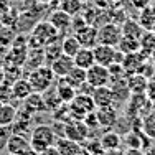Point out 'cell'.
Listing matches in <instances>:
<instances>
[{"instance_id": "ac0fdd59", "label": "cell", "mask_w": 155, "mask_h": 155, "mask_svg": "<svg viewBox=\"0 0 155 155\" xmlns=\"http://www.w3.org/2000/svg\"><path fill=\"white\" fill-rule=\"evenodd\" d=\"M17 107L12 102H5V104H0V127H12L13 122L17 120Z\"/></svg>"}, {"instance_id": "30bf717a", "label": "cell", "mask_w": 155, "mask_h": 155, "mask_svg": "<svg viewBox=\"0 0 155 155\" xmlns=\"http://www.w3.org/2000/svg\"><path fill=\"white\" fill-rule=\"evenodd\" d=\"M74 36L78 41L81 43V46L84 48H94L97 45V27L96 25L86 23L84 27H81L79 30L74 31Z\"/></svg>"}, {"instance_id": "603a6c76", "label": "cell", "mask_w": 155, "mask_h": 155, "mask_svg": "<svg viewBox=\"0 0 155 155\" xmlns=\"http://www.w3.org/2000/svg\"><path fill=\"white\" fill-rule=\"evenodd\" d=\"M147 83H149V79L145 76L139 74V73L127 78V86L132 94H143L145 93V87H147Z\"/></svg>"}, {"instance_id": "4fadbf2b", "label": "cell", "mask_w": 155, "mask_h": 155, "mask_svg": "<svg viewBox=\"0 0 155 155\" xmlns=\"http://www.w3.org/2000/svg\"><path fill=\"white\" fill-rule=\"evenodd\" d=\"M93 101L96 104V107H106V106H114V93L110 89V86H101V87H94L91 91Z\"/></svg>"}, {"instance_id": "277c9868", "label": "cell", "mask_w": 155, "mask_h": 155, "mask_svg": "<svg viewBox=\"0 0 155 155\" xmlns=\"http://www.w3.org/2000/svg\"><path fill=\"white\" fill-rule=\"evenodd\" d=\"M69 107V114H71V119H79L83 120L84 116H87L89 112L96 110V104L93 101V96L84 93V91H79L74 99L68 104Z\"/></svg>"}, {"instance_id": "1f68e13d", "label": "cell", "mask_w": 155, "mask_h": 155, "mask_svg": "<svg viewBox=\"0 0 155 155\" xmlns=\"http://www.w3.org/2000/svg\"><path fill=\"white\" fill-rule=\"evenodd\" d=\"M142 129L149 137L155 139V112L150 114L149 117H145V120H143V124H142Z\"/></svg>"}, {"instance_id": "60d3db41", "label": "cell", "mask_w": 155, "mask_h": 155, "mask_svg": "<svg viewBox=\"0 0 155 155\" xmlns=\"http://www.w3.org/2000/svg\"><path fill=\"white\" fill-rule=\"evenodd\" d=\"M43 2H48V0H43Z\"/></svg>"}, {"instance_id": "e575fe53", "label": "cell", "mask_w": 155, "mask_h": 155, "mask_svg": "<svg viewBox=\"0 0 155 155\" xmlns=\"http://www.w3.org/2000/svg\"><path fill=\"white\" fill-rule=\"evenodd\" d=\"M145 97L149 99V101L155 102V81H149L147 83V87H145Z\"/></svg>"}, {"instance_id": "7402d4cb", "label": "cell", "mask_w": 155, "mask_h": 155, "mask_svg": "<svg viewBox=\"0 0 155 155\" xmlns=\"http://www.w3.org/2000/svg\"><path fill=\"white\" fill-rule=\"evenodd\" d=\"M99 142H101V145H102L104 150L120 149V145H122V139H120V135L117 134V132H114V130L104 132V134L101 135V139H99Z\"/></svg>"}, {"instance_id": "ab89813d", "label": "cell", "mask_w": 155, "mask_h": 155, "mask_svg": "<svg viewBox=\"0 0 155 155\" xmlns=\"http://www.w3.org/2000/svg\"><path fill=\"white\" fill-rule=\"evenodd\" d=\"M7 155H15V153H7Z\"/></svg>"}, {"instance_id": "ffe728a7", "label": "cell", "mask_w": 155, "mask_h": 155, "mask_svg": "<svg viewBox=\"0 0 155 155\" xmlns=\"http://www.w3.org/2000/svg\"><path fill=\"white\" fill-rule=\"evenodd\" d=\"M64 79L68 81L76 91H81L83 86L86 84V69H81V68H78V66H74V68L64 76Z\"/></svg>"}, {"instance_id": "cb8c5ba5", "label": "cell", "mask_w": 155, "mask_h": 155, "mask_svg": "<svg viewBox=\"0 0 155 155\" xmlns=\"http://www.w3.org/2000/svg\"><path fill=\"white\" fill-rule=\"evenodd\" d=\"M61 48H63V54H68V56L73 58L81 50V43L78 41V38L74 35L61 36Z\"/></svg>"}, {"instance_id": "f1b7e54d", "label": "cell", "mask_w": 155, "mask_h": 155, "mask_svg": "<svg viewBox=\"0 0 155 155\" xmlns=\"http://www.w3.org/2000/svg\"><path fill=\"white\" fill-rule=\"evenodd\" d=\"M60 8L69 15H78L83 10V0H60Z\"/></svg>"}, {"instance_id": "d6986e66", "label": "cell", "mask_w": 155, "mask_h": 155, "mask_svg": "<svg viewBox=\"0 0 155 155\" xmlns=\"http://www.w3.org/2000/svg\"><path fill=\"white\" fill-rule=\"evenodd\" d=\"M12 93H13V97L15 99L25 101V99H27L31 93H35V91H33L30 81H28L27 78H20V79H17L15 83L12 84Z\"/></svg>"}, {"instance_id": "7a4b0ae2", "label": "cell", "mask_w": 155, "mask_h": 155, "mask_svg": "<svg viewBox=\"0 0 155 155\" xmlns=\"http://www.w3.org/2000/svg\"><path fill=\"white\" fill-rule=\"evenodd\" d=\"M63 35L58 33V30L50 23V21H40L38 25H35V28L30 33V43L31 48H43L50 43L60 40Z\"/></svg>"}, {"instance_id": "5bb4252c", "label": "cell", "mask_w": 155, "mask_h": 155, "mask_svg": "<svg viewBox=\"0 0 155 155\" xmlns=\"http://www.w3.org/2000/svg\"><path fill=\"white\" fill-rule=\"evenodd\" d=\"M50 68L56 78H64L73 68H74V61H73V58L68 56V54H61V56H58L56 60L51 63Z\"/></svg>"}, {"instance_id": "74e56055", "label": "cell", "mask_w": 155, "mask_h": 155, "mask_svg": "<svg viewBox=\"0 0 155 155\" xmlns=\"http://www.w3.org/2000/svg\"><path fill=\"white\" fill-rule=\"evenodd\" d=\"M124 155H143L140 152V149H129L127 152H124Z\"/></svg>"}, {"instance_id": "52a82bcc", "label": "cell", "mask_w": 155, "mask_h": 155, "mask_svg": "<svg viewBox=\"0 0 155 155\" xmlns=\"http://www.w3.org/2000/svg\"><path fill=\"white\" fill-rule=\"evenodd\" d=\"M109 83H110V76H109V69L106 66L94 63L89 69H86V84L91 89L101 86H109Z\"/></svg>"}, {"instance_id": "484cf974", "label": "cell", "mask_w": 155, "mask_h": 155, "mask_svg": "<svg viewBox=\"0 0 155 155\" xmlns=\"http://www.w3.org/2000/svg\"><path fill=\"white\" fill-rule=\"evenodd\" d=\"M140 43V53L149 56V54L155 53V33L149 31V33H142V36L139 38Z\"/></svg>"}, {"instance_id": "9c48e42d", "label": "cell", "mask_w": 155, "mask_h": 155, "mask_svg": "<svg viewBox=\"0 0 155 155\" xmlns=\"http://www.w3.org/2000/svg\"><path fill=\"white\" fill-rule=\"evenodd\" d=\"M5 149L8 153H15V155H36L30 145V140L25 139L21 134L10 135L5 142Z\"/></svg>"}, {"instance_id": "ba28073f", "label": "cell", "mask_w": 155, "mask_h": 155, "mask_svg": "<svg viewBox=\"0 0 155 155\" xmlns=\"http://www.w3.org/2000/svg\"><path fill=\"white\" fill-rule=\"evenodd\" d=\"M63 137L81 143L89 137V129L86 127V124H84L83 120L69 119L68 122H64V134H63Z\"/></svg>"}, {"instance_id": "5b68a950", "label": "cell", "mask_w": 155, "mask_h": 155, "mask_svg": "<svg viewBox=\"0 0 155 155\" xmlns=\"http://www.w3.org/2000/svg\"><path fill=\"white\" fill-rule=\"evenodd\" d=\"M93 53H94L96 64L106 66V68L110 66L112 63H119V64H122L124 56H125L122 51H119L116 46L102 45V43H97V45L93 48Z\"/></svg>"}, {"instance_id": "f35d334b", "label": "cell", "mask_w": 155, "mask_h": 155, "mask_svg": "<svg viewBox=\"0 0 155 155\" xmlns=\"http://www.w3.org/2000/svg\"><path fill=\"white\" fill-rule=\"evenodd\" d=\"M0 83H3V68L0 66Z\"/></svg>"}, {"instance_id": "4316f807", "label": "cell", "mask_w": 155, "mask_h": 155, "mask_svg": "<svg viewBox=\"0 0 155 155\" xmlns=\"http://www.w3.org/2000/svg\"><path fill=\"white\" fill-rule=\"evenodd\" d=\"M122 30V36H130V38H140L143 33V28L140 23H135L134 20H125L124 25L120 27Z\"/></svg>"}, {"instance_id": "8d00e7d4", "label": "cell", "mask_w": 155, "mask_h": 155, "mask_svg": "<svg viewBox=\"0 0 155 155\" xmlns=\"http://www.w3.org/2000/svg\"><path fill=\"white\" fill-rule=\"evenodd\" d=\"M102 155H124V152L120 149H114V150H104Z\"/></svg>"}, {"instance_id": "7c38bea8", "label": "cell", "mask_w": 155, "mask_h": 155, "mask_svg": "<svg viewBox=\"0 0 155 155\" xmlns=\"http://www.w3.org/2000/svg\"><path fill=\"white\" fill-rule=\"evenodd\" d=\"M71 18H73V15H69V13L63 12L61 8H58L54 12H51L48 21L56 28L60 35H63V33H66L68 30H71Z\"/></svg>"}, {"instance_id": "6da1fadb", "label": "cell", "mask_w": 155, "mask_h": 155, "mask_svg": "<svg viewBox=\"0 0 155 155\" xmlns=\"http://www.w3.org/2000/svg\"><path fill=\"white\" fill-rule=\"evenodd\" d=\"M30 145L31 149L35 150L36 155H40L41 152H45L46 149L54 145L56 142V134H54V129L51 125L46 124H40L35 125L30 132Z\"/></svg>"}, {"instance_id": "f546056e", "label": "cell", "mask_w": 155, "mask_h": 155, "mask_svg": "<svg viewBox=\"0 0 155 155\" xmlns=\"http://www.w3.org/2000/svg\"><path fill=\"white\" fill-rule=\"evenodd\" d=\"M81 145H83L91 155H102L104 153V149H102L99 139H86L84 142H81Z\"/></svg>"}, {"instance_id": "9a60e30c", "label": "cell", "mask_w": 155, "mask_h": 155, "mask_svg": "<svg viewBox=\"0 0 155 155\" xmlns=\"http://www.w3.org/2000/svg\"><path fill=\"white\" fill-rule=\"evenodd\" d=\"M54 149H56L58 155H79L81 150V143L69 140L66 137H60L54 142Z\"/></svg>"}, {"instance_id": "4dcf8cb0", "label": "cell", "mask_w": 155, "mask_h": 155, "mask_svg": "<svg viewBox=\"0 0 155 155\" xmlns=\"http://www.w3.org/2000/svg\"><path fill=\"white\" fill-rule=\"evenodd\" d=\"M13 99V93H12V84L8 83H0V104H5V102H12Z\"/></svg>"}, {"instance_id": "836d02e7", "label": "cell", "mask_w": 155, "mask_h": 155, "mask_svg": "<svg viewBox=\"0 0 155 155\" xmlns=\"http://www.w3.org/2000/svg\"><path fill=\"white\" fill-rule=\"evenodd\" d=\"M83 122L86 124V127L89 129V130H91V129H96V127H99L97 117H96V110H93V112H89L87 116H84Z\"/></svg>"}, {"instance_id": "e0dca14e", "label": "cell", "mask_w": 155, "mask_h": 155, "mask_svg": "<svg viewBox=\"0 0 155 155\" xmlns=\"http://www.w3.org/2000/svg\"><path fill=\"white\" fill-rule=\"evenodd\" d=\"M73 61H74V66L81 69H89L91 66L94 64V53H93V48H84L81 46V50L73 56Z\"/></svg>"}, {"instance_id": "2e32d148", "label": "cell", "mask_w": 155, "mask_h": 155, "mask_svg": "<svg viewBox=\"0 0 155 155\" xmlns=\"http://www.w3.org/2000/svg\"><path fill=\"white\" fill-rule=\"evenodd\" d=\"M54 91L60 96L63 104H69V102L74 99V96L78 94V91L64 79V78H58V84H56V87H54Z\"/></svg>"}, {"instance_id": "3957f363", "label": "cell", "mask_w": 155, "mask_h": 155, "mask_svg": "<svg viewBox=\"0 0 155 155\" xmlns=\"http://www.w3.org/2000/svg\"><path fill=\"white\" fill-rule=\"evenodd\" d=\"M54 76L53 71H51V68L48 64H41L38 66V68L35 69H30V73H28V78L27 79L30 81L31 87L35 93H46L48 89H51V86H53V81H54Z\"/></svg>"}, {"instance_id": "8fae6325", "label": "cell", "mask_w": 155, "mask_h": 155, "mask_svg": "<svg viewBox=\"0 0 155 155\" xmlns=\"http://www.w3.org/2000/svg\"><path fill=\"white\" fill-rule=\"evenodd\" d=\"M96 117H97L99 127L112 129L119 120V112L114 106H106V107H96Z\"/></svg>"}, {"instance_id": "d6a6232c", "label": "cell", "mask_w": 155, "mask_h": 155, "mask_svg": "<svg viewBox=\"0 0 155 155\" xmlns=\"http://www.w3.org/2000/svg\"><path fill=\"white\" fill-rule=\"evenodd\" d=\"M124 142L129 149H140V145H142V142H140V134H137V132H129V134L125 135Z\"/></svg>"}, {"instance_id": "d590c367", "label": "cell", "mask_w": 155, "mask_h": 155, "mask_svg": "<svg viewBox=\"0 0 155 155\" xmlns=\"http://www.w3.org/2000/svg\"><path fill=\"white\" fill-rule=\"evenodd\" d=\"M130 3L135 10H140V12L147 7H150V0H130Z\"/></svg>"}, {"instance_id": "83f0119b", "label": "cell", "mask_w": 155, "mask_h": 155, "mask_svg": "<svg viewBox=\"0 0 155 155\" xmlns=\"http://www.w3.org/2000/svg\"><path fill=\"white\" fill-rule=\"evenodd\" d=\"M116 48H119V51H122L124 54L129 53H135V51H140V43L137 38H130V36H122L119 41V45Z\"/></svg>"}, {"instance_id": "8992f818", "label": "cell", "mask_w": 155, "mask_h": 155, "mask_svg": "<svg viewBox=\"0 0 155 155\" xmlns=\"http://www.w3.org/2000/svg\"><path fill=\"white\" fill-rule=\"evenodd\" d=\"M122 38V30L117 23L110 21V23H104L102 27L97 28V43L109 46H117Z\"/></svg>"}, {"instance_id": "44dd1931", "label": "cell", "mask_w": 155, "mask_h": 155, "mask_svg": "<svg viewBox=\"0 0 155 155\" xmlns=\"http://www.w3.org/2000/svg\"><path fill=\"white\" fill-rule=\"evenodd\" d=\"M23 102H25V110H27L28 114H35V112L46 110L45 101H43V94H40V93H31Z\"/></svg>"}, {"instance_id": "d4e9b609", "label": "cell", "mask_w": 155, "mask_h": 155, "mask_svg": "<svg viewBox=\"0 0 155 155\" xmlns=\"http://www.w3.org/2000/svg\"><path fill=\"white\" fill-rule=\"evenodd\" d=\"M43 51H45V64L50 66L58 56H61V54H63L61 38L56 40V41H53V43H50V45H46V46H43Z\"/></svg>"}]
</instances>
